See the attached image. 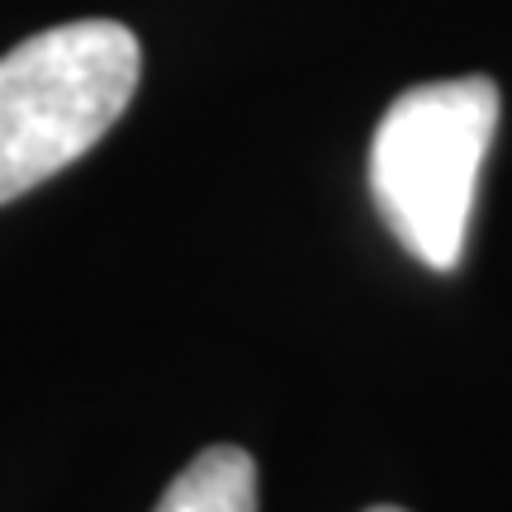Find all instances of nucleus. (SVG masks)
Segmentation results:
<instances>
[{
    "label": "nucleus",
    "instance_id": "nucleus-2",
    "mask_svg": "<svg viewBox=\"0 0 512 512\" xmlns=\"http://www.w3.org/2000/svg\"><path fill=\"white\" fill-rule=\"evenodd\" d=\"M498 128L489 76L427 81L384 110L370 143V195L389 233L432 271L465 252L475 181Z\"/></svg>",
    "mask_w": 512,
    "mask_h": 512
},
{
    "label": "nucleus",
    "instance_id": "nucleus-3",
    "mask_svg": "<svg viewBox=\"0 0 512 512\" xmlns=\"http://www.w3.org/2000/svg\"><path fill=\"white\" fill-rule=\"evenodd\" d=\"M157 512H256V460L242 446H209L166 484Z\"/></svg>",
    "mask_w": 512,
    "mask_h": 512
},
{
    "label": "nucleus",
    "instance_id": "nucleus-1",
    "mask_svg": "<svg viewBox=\"0 0 512 512\" xmlns=\"http://www.w3.org/2000/svg\"><path fill=\"white\" fill-rule=\"evenodd\" d=\"M143 48L114 19H76L0 57V204L86 157L128 110Z\"/></svg>",
    "mask_w": 512,
    "mask_h": 512
},
{
    "label": "nucleus",
    "instance_id": "nucleus-4",
    "mask_svg": "<svg viewBox=\"0 0 512 512\" xmlns=\"http://www.w3.org/2000/svg\"><path fill=\"white\" fill-rule=\"evenodd\" d=\"M366 512H403V508H366Z\"/></svg>",
    "mask_w": 512,
    "mask_h": 512
}]
</instances>
